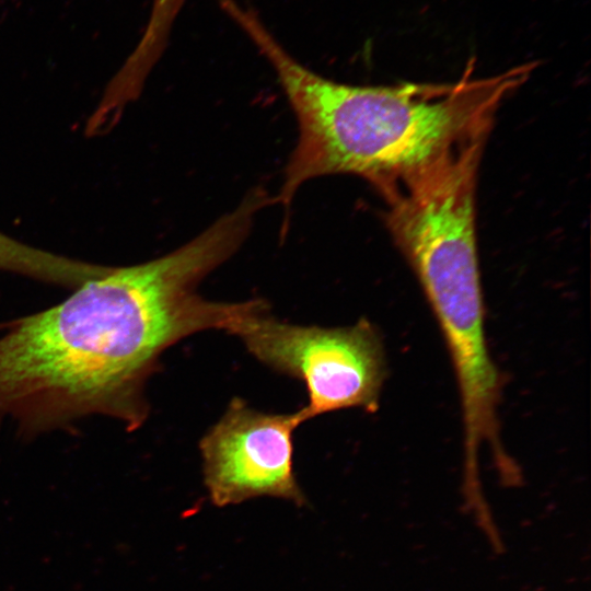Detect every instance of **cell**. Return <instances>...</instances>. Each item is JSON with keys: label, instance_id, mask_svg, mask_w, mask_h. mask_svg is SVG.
<instances>
[{"label": "cell", "instance_id": "cell-5", "mask_svg": "<svg viewBox=\"0 0 591 591\" xmlns=\"http://www.w3.org/2000/svg\"><path fill=\"white\" fill-rule=\"evenodd\" d=\"M304 422L299 410L266 414L234 397L199 442L204 480L213 505L225 507L260 496L305 497L293 472V432Z\"/></svg>", "mask_w": 591, "mask_h": 591}, {"label": "cell", "instance_id": "cell-2", "mask_svg": "<svg viewBox=\"0 0 591 591\" xmlns=\"http://www.w3.org/2000/svg\"><path fill=\"white\" fill-rule=\"evenodd\" d=\"M231 18L271 65L297 118L298 141L276 197L286 208L310 179L354 174L381 192L489 136L498 108L536 68L528 62L477 79L470 60L451 83L349 85L298 62L251 10L236 7Z\"/></svg>", "mask_w": 591, "mask_h": 591}, {"label": "cell", "instance_id": "cell-3", "mask_svg": "<svg viewBox=\"0 0 591 591\" xmlns=\"http://www.w3.org/2000/svg\"><path fill=\"white\" fill-rule=\"evenodd\" d=\"M485 144L473 141L380 193L385 223L439 323L451 361L488 356L477 243L476 185Z\"/></svg>", "mask_w": 591, "mask_h": 591}, {"label": "cell", "instance_id": "cell-7", "mask_svg": "<svg viewBox=\"0 0 591 591\" xmlns=\"http://www.w3.org/2000/svg\"><path fill=\"white\" fill-rule=\"evenodd\" d=\"M46 251L15 241L0 232V270L40 279L49 269Z\"/></svg>", "mask_w": 591, "mask_h": 591}, {"label": "cell", "instance_id": "cell-1", "mask_svg": "<svg viewBox=\"0 0 591 591\" xmlns=\"http://www.w3.org/2000/svg\"><path fill=\"white\" fill-rule=\"evenodd\" d=\"M253 225L243 208L222 216L179 248L113 267L61 303L2 324L0 416L23 433L102 415L138 429L144 385L162 352L207 329L228 332L246 305L204 299L199 282L228 260Z\"/></svg>", "mask_w": 591, "mask_h": 591}, {"label": "cell", "instance_id": "cell-4", "mask_svg": "<svg viewBox=\"0 0 591 591\" xmlns=\"http://www.w3.org/2000/svg\"><path fill=\"white\" fill-rule=\"evenodd\" d=\"M228 333L260 362L305 384L304 421L343 408L378 410L387 367L380 333L368 320L333 328L289 324L255 299Z\"/></svg>", "mask_w": 591, "mask_h": 591}, {"label": "cell", "instance_id": "cell-6", "mask_svg": "<svg viewBox=\"0 0 591 591\" xmlns=\"http://www.w3.org/2000/svg\"><path fill=\"white\" fill-rule=\"evenodd\" d=\"M184 2L185 0H153L148 23L136 46L139 55L149 59L161 56Z\"/></svg>", "mask_w": 591, "mask_h": 591}]
</instances>
